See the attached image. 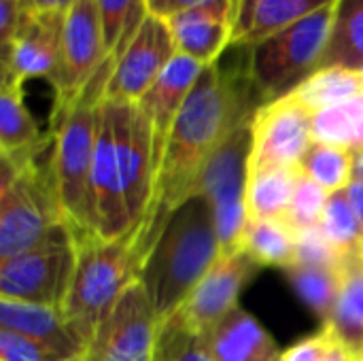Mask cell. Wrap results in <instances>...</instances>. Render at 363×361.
<instances>
[{
	"label": "cell",
	"instance_id": "1",
	"mask_svg": "<svg viewBox=\"0 0 363 361\" xmlns=\"http://www.w3.org/2000/svg\"><path fill=\"white\" fill-rule=\"evenodd\" d=\"M255 83L247 64L225 68L219 62L206 66L191 87L166 145L162 166L155 177L149 209L136 228V253L140 268L170 213L196 191L198 177L213 151L255 111Z\"/></svg>",
	"mask_w": 363,
	"mask_h": 361
},
{
	"label": "cell",
	"instance_id": "2",
	"mask_svg": "<svg viewBox=\"0 0 363 361\" xmlns=\"http://www.w3.org/2000/svg\"><path fill=\"white\" fill-rule=\"evenodd\" d=\"M219 255L213 202L191 194L166 219L138 274L160 323L185 304Z\"/></svg>",
	"mask_w": 363,
	"mask_h": 361
},
{
	"label": "cell",
	"instance_id": "3",
	"mask_svg": "<svg viewBox=\"0 0 363 361\" xmlns=\"http://www.w3.org/2000/svg\"><path fill=\"white\" fill-rule=\"evenodd\" d=\"M77 247L74 279L62 315L72 334L87 347L125 289L138 281L140 260L136 253V230L117 240L83 236L77 238Z\"/></svg>",
	"mask_w": 363,
	"mask_h": 361
},
{
	"label": "cell",
	"instance_id": "4",
	"mask_svg": "<svg viewBox=\"0 0 363 361\" xmlns=\"http://www.w3.org/2000/svg\"><path fill=\"white\" fill-rule=\"evenodd\" d=\"M111 72L113 62L106 60L102 70L83 89V94L64 113L53 117V170L57 196L64 221L72 228L77 238L91 236L87 230L89 177L98 136V113Z\"/></svg>",
	"mask_w": 363,
	"mask_h": 361
},
{
	"label": "cell",
	"instance_id": "5",
	"mask_svg": "<svg viewBox=\"0 0 363 361\" xmlns=\"http://www.w3.org/2000/svg\"><path fill=\"white\" fill-rule=\"evenodd\" d=\"M334 2L249 49V72L264 102L300 87L321 70L334 23Z\"/></svg>",
	"mask_w": 363,
	"mask_h": 361
},
{
	"label": "cell",
	"instance_id": "6",
	"mask_svg": "<svg viewBox=\"0 0 363 361\" xmlns=\"http://www.w3.org/2000/svg\"><path fill=\"white\" fill-rule=\"evenodd\" d=\"M77 238L66 221L34 249L0 260V298L64 309L77 268Z\"/></svg>",
	"mask_w": 363,
	"mask_h": 361
},
{
	"label": "cell",
	"instance_id": "7",
	"mask_svg": "<svg viewBox=\"0 0 363 361\" xmlns=\"http://www.w3.org/2000/svg\"><path fill=\"white\" fill-rule=\"evenodd\" d=\"M251 121L236 128L206 160L194 194H204L215 209L221 253L240 247L247 228V189L251 162Z\"/></svg>",
	"mask_w": 363,
	"mask_h": 361
},
{
	"label": "cell",
	"instance_id": "8",
	"mask_svg": "<svg viewBox=\"0 0 363 361\" xmlns=\"http://www.w3.org/2000/svg\"><path fill=\"white\" fill-rule=\"evenodd\" d=\"M315 111L294 91L264 102L251 119V162L249 170L296 168L313 145Z\"/></svg>",
	"mask_w": 363,
	"mask_h": 361
},
{
	"label": "cell",
	"instance_id": "9",
	"mask_svg": "<svg viewBox=\"0 0 363 361\" xmlns=\"http://www.w3.org/2000/svg\"><path fill=\"white\" fill-rule=\"evenodd\" d=\"M106 62V47L96 0H79L66 15L62 26L60 68L53 81L55 113H64L94 81Z\"/></svg>",
	"mask_w": 363,
	"mask_h": 361
},
{
	"label": "cell",
	"instance_id": "10",
	"mask_svg": "<svg viewBox=\"0 0 363 361\" xmlns=\"http://www.w3.org/2000/svg\"><path fill=\"white\" fill-rule=\"evenodd\" d=\"M157 328L151 300L136 281L98 326L81 361H151Z\"/></svg>",
	"mask_w": 363,
	"mask_h": 361
},
{
	"label": "cell",
	"instance_id": "11",
	"mask_svg": "<svg viewBox=\"0 0 363 361\" xmlns=\"http://www.w3.org/2000/svg\"><path fill=\"white\" fill-rule=\"evenodd\" d=\"M177 53L168 23L149 15L115 62L104 100L138 104Z\"/></svg>",
	"mask_w": 363,
	"mask_h": 361
},
{
	"label": "cell",
	"instance_id": "12",
	"mask_svg": "<svg viewBox=\"0 0 363 361\" xmlns=\"http://www.w3.org/2000/svg\"><path fill=\"white\" fill-rule=\"evenodd\" d=\"M242 247L221 253L204 279L196 285L191 296L179 309V313L198 332L208 334L223 317L238 309V298L251 279L262 270Z\"/></svg>",
	"mask_w": 363,
	"mask_h": 361
},
{
	"label": "cell",
	"instance_id": "13",
	"mask_svg": "<svg viewBox=\"0 0 363 361\" xmlns=\"http://www.w3.org/2000/svg\"><path fill=\"white\" fill-rule=\"evenodd\" d=\"M62 26L64 15L36 13L28 6L17 32L2 45V83L23 85L38 77L53 83L60 68Z\"/></svg>",
	"mask_w": 363,
	"mask_h": 361
},
{
	"label": "cell",
	"instance_id": "14",
	"mask_svg": "<svg viewBox=\"0 0 363 361\" xmlns=\"http://www.w3.org/2000/svg\"><path fill=\"white\" fill-rule=\"evenodd\" d=\"M236 19L238 0H206L166 23L179 53L194 57L202 66H211L234 43Z\"/></svg>",
	"mask_w": 363,
	"mask_h": 361
},
{
	"label": "cell",
	"instance_id": "15",
	"mask_svg": "<svg viewBox=\"0 0 363 361\" xmlns=\"http://www.w3.org/2000/svg\"><path fill=\"white\" fill-rule=\"evenodd\" d=\"M204 68L206 66H202L194 57L177 53L172 57V62L166 66V70L160 74V79L153 83V87L138 102L140 111L145 113V117L149 119V126H151L155 170H160V166H162L172 126Z\"/></svg>",
	"mask_w": 363,
	"mask_h": 361
},
{
	"label": "cell",
	"instance_id": "16",
	"mask_svg": "<svg viewBox=\"0 0 363 361\" xmlns=\"http://www.w3.org/2000/svg\"><path fill=\"white\" fill-rule=\"evenodd\" d=\"M0 328L36 340L66 360H83L85 345L72 334L60 309L0 298Z\"/></svg>",
	"mask_w": 363,
	"mask_h": 361
},
{
	"label": "cell",
	"instance_id": "17",
	"mask_svg": "<svg viewBox=\"0 0 363 361\" xmlns=\"http://www.w3.org/2000/svg\"><path fill=\"white\" fill-rule=\"evenodd\" d=\"M206 338L215 361H283L274 338L240 306L223 317Z\"/></svg>",
	"mask_w": 363,
	"mask_h": 361
},
{
	"label": "cell",
	"instance_id": "18",
	"mask_svg": "<svg viewBox=\"0 0 363 361\" xmlns=\"http://www.w3.org/2000/svg\"><path fill=\"white\" fill-rule=\"evenodd\" d=\"M334 0H238L234 47L251 49Z\"/></svg>",
	"mask_w": 363,
	"mask_h": 361
},
{
	"label": "cell",
	"instance_id": "19",
	"mask_svg": "<svg viewBox=\"0 0 363 361\" xmlns=\"http://www.w3.org/2000/svg\"><path fill=\"white\" fill-rule=\"evenodd\" d=\"M340 289L336 304L332 309L328 326L338 343L353 353L363 357V249L345 255L340 268Z\"/></svg>",
	"mask_w": 363,
	"mask_h": 361
},
{
	"label": "cell",
	"instance_id": "20",
	"mask_svg": "<svg viewBox=\"0 0 363 361\" xmlns=\"http://www.w3.org/2000/svg\"><path fill=\"white\" fill-rule=\"evenodd\" d=\"M302 170L296 168H259L249 170L247 217L253 219H285L294 200Z\"/></svg>",
	"mask_w": 363,
	"mask_h": 361
},
{
	"label": "cell",
	"instance_id": "21",
	"mask_svg": "<svg viewBox=\"0 0 363 361\" xmlns=\"http://www.w3.org/2000/svg\"><path fill=\"white\" fill-rule=\"evenodd\" d=\"M53 132L43 136L23 102V85L2 83L0 94V153L21 155L49 143Z\"/></svg>",
	"mask_w": 363,
	"mask_h": 361
},
{
	"label": "cell",
	"instance_id": "22",
	"mask_svg": "<svg viewBox=\"0 0 363 361\" xmlns=\"http://www.w3.org/2000/svg\"><path fill=\"white\" fill-rule=\"evenodd\" d=\"M321 68L363 72V0H336L332 34Z\"/></svg>",
	"mask_w": 363,
	"mask_h": 361
},
{
	"label": "cell",
	"instance_id": "23",
	"mask_svg": "<svg viewBox=\"0 0 363 361\" xmlns=\"http://www.w3.org/2000/svg\"><path fill=\"white\" fill-rule=\"evenodd\" d=\"M240 247L259 266L289 268L296 264V232L283 219L247 221Z\"/></svg>",
	"mask_w": 363,
	"mask_h": 361
},
{
	"label": "cell",
	"instance_id": "24",
	"mask_svg": "<svg viewBox=\"0 0 363 361\" xmlns=\"http://www.w3.org/2000/svg\"><path fill=\"white\" fill-rule=\"evenodd\" d=\"M294 94L317 115L330 106L363 98V72L347 68H321L296 87Z\"/></svg>",
	"mask_w": 363,
	"mask_h": 361
},
{
	"label": "cell",
	"instance_id": "25",
	"mask_svg": "<svg viewBox=\"0 0 363 361\" xmlns=\"http://www.w3.org/2000/svg\"><path fill=\"white\" fill-rule=\"evenodd\" d=\"M106 47V60L115 62L149 17L147 0H96Z\"/></svg>",
	"mask_w": 363,
	"mask_h": 361
},
{
	"label": "cell",
	"instance_id": "26",
	"mask_svg": "<svg viewBox=\"0 0 363 361\" xmlns=\"http://www.w3.org/2000/svg\"><path fill=\"white\" fill-rule=\"evenodd\" d=\"M151 361H215L206 334L198 332L177 311L157 328Z\"/></svg>",
	"mask_w": 363,
	"mask_h": 361
},
{
	"label": "cell",
	"instance_id": "27",
	"mask_svg": "<svg viewBox=\"0 0 363 361\" xmlns=\"http://www.w3.org/2000/svg\"><path fill=\"white\" fill-rule=\"evenodd\" d=\"M287 281L291 283L298 298L325 323L340 289L338 268H317V266H289L285 268Z\"/></svg>",
	"mask_w": 363,
	"mask_h": 361
},
{
	"label": "cell",
	"instance_id": "28",
	"mask_svg": "<svg viewBox=\"0 0 363 361\" xmlns=\"http://www.w3.org/2000/svg\"><path fill=\"white\" fill-rule=\"evenodd\" d=\"M300 168L328 194H336L347 189L353 181V151L313 140L300 162Z\"/></svg>",
	"mask_w": 363,
	"mask_h": 361
},
{
	"label": "cell",
	"instance_id": "29",
	"mask_svg": "<svg viewBox=\"0 0 363 361\" xmlns=\"http://www.w3.org/2000/svg\"><path fill=\"white\" fill-rule=\"evenodd\" d=\"M319 228L325 234V238L334 245V249L340 251L342 255H349L353 251L363 249L362 226L353 211L347 189L330 194V200H328V206H325Z\"/></svg>",
	"mask_w": 363,
	"mask_h": 361
},
{
	"label": "cell",
	"instance_id": "30",
	"mask_svg": "<svg viewBox=\"0 0 363 361\" xmlns=\"http://www.w3.org/2000/svg\"><path fill=\"white\" fill-rule=\"evenodd\" d=\"M363 117V98H355L315 115L313 138L317 143H328L336 147H347L353 151L357 128Z\"/></svg>",
	"mask_w": 363,
	"mask_h": 361
},
{
	"label": "cell",
	"instance_id": "31",
	"mask_svg": "<svg viewBox=\"0 0 363 361\" xmlns=\"http://www.w3.org/2000/svg\"><path fill=\"white\" fill-rule=\"evenodd\" d=\"M328 200H330V194L319 183H315L311 177H306L302 172L300 179H298V187H296L294 200H291V204H289L287 215H285L283 221L294 232L308 230V228H317L321 223L323 213H325Z\"/></svg>",
	"mask_w": 363,
	"mask_h": 361
},
{
	"label": "cell",
	"instance_id": "32",
	"mask_svg": "<svg viewBox=\"0 0 363 361\" xmlns=\"http://www.w3.org/2000/svg\"><path fill=\"white\" fill-rule=\"evenodd\" d=\"M345 255L334 249L321 228H308L296 232V264L317 268H340Z\"/></svg>",
	"mask_w": 363,
	"mask_h": 361
},
{
	"label": "cell",
	"instance_id": "33",
	"mask_svg": "<svg viewBox=\"0 0 363 361\" xmlns=\"http://www.w3.org/2000/svg\"><path fill=\"white\" fill-rule=\"evenodd\" d=\"M0 361H70L53 349L0 328Z\"/></svg>",
	"mask_w": 363,
	"mask_h": 361
},
{
	"label": "cell",
	"instance_id": "34",
	"mask_svg": "<svg viewBox=\"0 0 363 361\" xmlns=\"http://www.w3.org/2000/svg\"><path fill=\"white\" fill-rule=\"evenodd\" d=\"M336 343H338V338L334 336V332L328 326H323L317 334H313V336L300 340L298 345H294L291 349H287L283 353V361H323Z\"/></svg>",
	"mask_w": 363,
	"mask_h": 361
},
{
	"label": "cell",
	"instance_id": "35",
	"mask_svg": "<svg viewBox=\"0 0 363 361\" xmlns=\"http://www.w3.org/2000/svg\"><path fill=\"white\" fill-rule=\"evenodd\" d=\"M202 2H206V0H147V11H149V15H153L162 21H168Z\"/></svg>",
	"mask_w": 363,
	"mask_h": 361
},
{
	"label": "cell",
	"instance_id": "36",
	"mask_svg": "<svg viewBox=\"0 0 363 361\" xmlns=\"http://www.w3.org/2000/svg\"><path fill=\"white\" fill-rule=\"evenodd\" d=\"M79 0H26V4L36 13L47 15H66Z\"/></svg>",
	"mask_w": 363,
	"mask_h": 361
},
{
	"label": "cell",
	"instance_id": "37",
	"mask_svg": "<svg viewBox=\"0 0 363 361\" xmlns=\"http://www.w3.org/2000/svg\"><path fill=\"white\" fill-rule=\"evenodd\" d=\"M349 191V200L353 204V211L359 219V226H362V243H363V181L362 179H353L351 185L347 187Z\"/></svg>",
	"mask_w": 363,
	"mask_h": 361
},
{
	"label": "cell",
	"instance_id": "38",
	"mask_svg": "<svg viewBox=\"0 0 363 361\" xmlns=\"http://www.w3.org/2000/svg\"><path fill=\"white\" fill-rule=\"evenodd\" d=\"M323 361H362L359 357H355L353 353H349L340 343H336L334 347H332V351L328 353V357Z\"/></svg>",
	"mask_w": 363,
	"mask_h": 361
},
{
	"label": "cell",
	"instance_id": "39",
	"mask_svg": "<svg viewBox=\"0 0 363 361\" xmlns=\"http://www.w3.org/2000/svg\"><path fill=\"white\" fill-rule=\"evenodd\" d=\"M353 179L363 181V149L353 151Z\"/></svg>",
	"mask_w": 363,
	"mask_h": 361
},
{
	"label": "cell",
	"instance_id": "40",
	"mask_svg": "<svg viewBox=\"0 0 363 361\" xmlns=\"http://www.w3.org/2000/svg\"><path fill=\"white\" fill-rule=\"evenodd\" d=\"M362 361H363V357H362Z\"/></svg>",
	"mask_w": 363,
	"mask_h": 361
}]
</instances>
